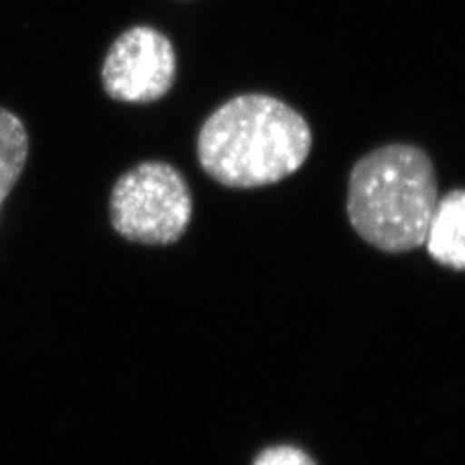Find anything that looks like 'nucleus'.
Wrapping results in <instances>:
<instances>
[{"label": "nucleus", "mask_w": 465, "mask_h": 465, "mask_svg": "<svg viewBox=\"0 0 465 465\" xmlns=\"http://www.w3.org/2000/svg\"><path fill=\"white\" fill-rule=\"evenodd\" d=\"M30 153V136L23 121L0 107V203L9 197L23 174Z\"/></svg>", "instance_id": "423d86ee"}, {"label": "nucleus", "mask_w": 465, "mask_h": 465, "mask_svg": "<svg viewBox=\"0 0 465 465\" xmlns=\"http://www.w3.org/2000/svg\"><path fill=\"white\" fill-rule=\"evenodd\" d=\"M312 142V128L295 107L267 94H243L203 121L197 157L217 183L252 190L295 174L307 163Z\"/></svg>", "instance_id": "f257e3e1"}, {"label": "nucleus", "mask_w": 465, "mask_h": 465, "mask_svg": "<svg viewBox=\"0 0 465 465\" xmlns=\"http://www.w3.org/2000/svg\"><path fill=\"white\" fill-rule=\"evenodd\" d=\"M176 66V50L166 35L152 26H134L107 50L102 86L117 102L149 104L169 94Z\"/></svg>", "instance_id": "20e7f679"}, {"label": "nucleus", "mask_w": 465, "mask_h": 465, "mask_svg": "<svg viewBox=\"0 0 465 465\" xmlns=\"http://www.w3.org/2000/svg\"><path fill=\"white\" fill-rule=\"evenodd\" d=\"M109 216L123 238L142 245H173L193 216V199L183 174L163 161H145L117 180Z\"/></svg>", "instance_id": "7ed1b4c3"}, {"label": "nucleus", "mask_w": 465, "mask_h": 465, "mask_svg": "<svg viewBox=\"0 0 465 465\" xmlns=\"http://www.w3.org/2000/svg\"><path fill=\"white\" fill-rule=\"evenodd\" d=\"M422 247L440 266L465 272V188L438 199Z\"/></svg>", "instance_id": "39448f33"}, {"label": "nucleus", "mask_w": 465, "mask_h": 465, "mask_svg": "<svg viewBox=\"0 0 465 465\" xmlns=\"http://www.w3.org/2000/svg\"><path fill=\"white\" fill-rule=\"evenodd\" d=\"M438 199L431 157L412 143L371 150L350 169V226L384 253H407L424 245Z\"/></svg>", "instance_id": "f03ea898"}, {"label": "nucleus", "mask_w": 465, "mask_h": 465, "mask_svg": "<svg viewBox=\"0 0 465 465\" xmlns=\"http://www.w3.org/2000/svg\"><path fill=\"white\" fill-rule=\"evenodd\" d=\"M253 465H316L302 450L288 445L267 449L255 459Z\"/></svg>", "instance_id": "0eeeda50"}]
</instances>
